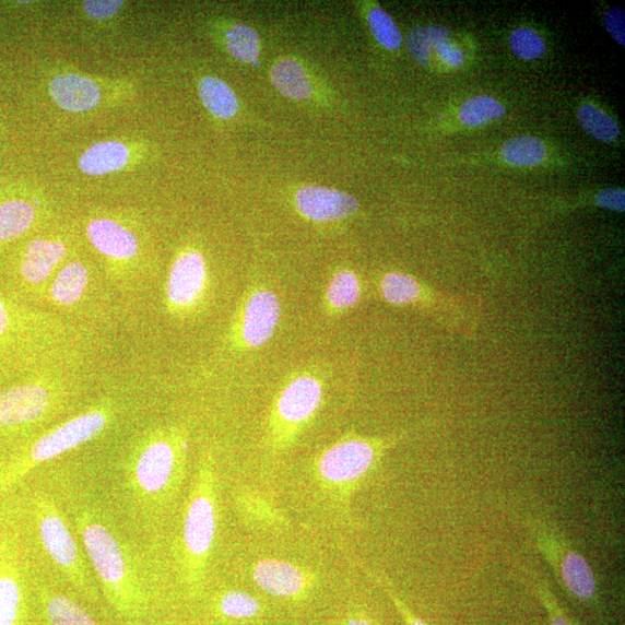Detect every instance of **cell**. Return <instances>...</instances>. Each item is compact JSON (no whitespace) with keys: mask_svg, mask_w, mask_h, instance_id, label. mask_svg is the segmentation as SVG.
<instances>
[{"mask_svg":"<svg viewBox=\"0 0 625 625\" xmlns=\"http://www.w3.org/2000/svg\"><path fill=\"white\" fill-rule=\"evenodd\" d=\"M49 92L57 106L71 113L90 111L104 99L99 83L89 75L72 72L54 76Z\"/></svg>","mask_w":625,"mask_h":625,"instance_id":"17","label":"cell"},{"mask_svg":"<svg viewBox=\"0 0 625 625\" xmlns=\"http://www.w3.org/2000/svg\"><path fill=\"white\" fill-rule=\"evenodd\" d=\"M271 82L286 97L306 101L311 95V84L305 68L292 58H285L271 69Z\"/></svg>","mask_w":625,"mask_h":625,"instance_id":"23","label":"cell"},{"mask_svg":"<svg viewBox=\"0 0 625 625\" xmlns=\"http://www.w3.org/2000/svg\"><path fill=\"white\" fill-rule=\"evenodd\" d=\"M202 104L208 111L221 120L233 119L239 110L236 93L220 78L204 76L199 84Z\"/></svg>","mask_w":625,"mask_h":625,"instance_id":"22","label":"cell"},{"mask_svg":"<svg viewBox=\"0 0 625 625\" xmlns=\"http://www.w3.org/2000/svg\"><path fill=\"white\" fill-rule=\"evenodd\" d=\"M210 276L203 253L193 248L174 259L165 286V303L170 315L187 318L207 300Z\"/></svg>","mask_w":625,"mask_h":625,"instance_id":"11","label":"cell"},{"mask_svg":"<svg viewBox=\"0 0 625 625\" xmlns=\"http://www.w3.org/2000/svg\"><path fill=\"white\" fill-rule=\"evenodd\" d=\"M516 566L522 580L529 585V588L542 604L546 616H549L550 625H579L563 609L549 580L530 562L519 561Z\"/></svg>","mask_w":625,"mask_h":625,"instance_id":"21","label":"cell"},{"mask_svg":"<svg viewBox=\"0 0 625 625\" xmlns=\"http://www.w3.org/2000/svg\"><path fill=\"white\" fill-rule=\"evenodd\" d=\"M67 253L68 247L60 239L37 238L31 241L19 268L23 283L33 291L48 286Z\"/></svg>","mask_w":625,"mask_h":625,"instance_id":"15","label":"cell"},{"mask_svg":"<svg viewBox=\"0 0 625 625\" xmlns=\"http://www.w3.org/2000/svg\"><path fill=\"white\" fill-rule=\"evenodd\" d=\"M599 208L610 211L624 212L625 191L621 188H610L600 190L595 197Z\"/></svg>","mask_w":625,"mask_h":625,"instance_id":"38","label":"cell"},{"mask_svg":"<svg viewBox=\"0 0 625 625\" xmlns=\"http://www.w3.org/2000/svg\"><path fill=\"white\" fill-rule=\"evenodd\" d=\"M581 128L593 139L612 143L618 139L620 128L611 115L592 104H582L577 111Z\"/></svg>","mask_w":625,"mask_h":625,"instance_id":"31","label":"cell"},{"mask_svg":"<svg viewBox=\"0 0 625 625\" xmlns=\"http://www.w3.org/2000/svg\"><path fill=\"white\" fill-rule=\"evenodd\" d=\"M413 429L385 437L346 435L318 456L316 472L323 485L349 494L368 475L377 471L389 451L405 441Z\"/></svg>","mask_w":625,"mask_h":625,"instance_id":"6","label":"cell"},{"mask_svg":"<svg viewBox=\"0 0 625 625\" xmlns=\"http://www.w3.org/2000/svg\"><path fill=\"white\" fill-rule=\"evenodd\" d=\"M14 563H0V625H16L23 605L21 579Z\"/></svg>","mask_w":625,"mask_h":625,"instance_id":"25","label":"cell"},{"mask_svg":"<svg viewBox=\"0 0 625 625\" xmlns=\"http://www.w3.org/2000/svg\"><path fill=\"white\" fill-rule=\"evenodd\" d=\"M368 23L376 40L386 49L397 50L402 45V35L393 19L382 9L375 8L368 13Z\"/></svg>","mask_w":625,"mask_h":625,"instance_id":"33","label":"cell"},{"mask_svg":"<svg viewBox=\"0 0 625 625\" xmlns=\"http://www.w3.org/2000/svg\"><path fill=\"white\" fill-rule=\"evenodd\" d=\"M296 207L303 216L317 223L346 220L359 209L351 194L319 186H305L296 193Z\"/></svg>","mask_w":625,"mask_h":625,"instance_id":"14","label":"cell"},{"mask_svg":"<svg viewBox=\"0 0 625 625\" xmlns=\"http://www.w3.org/2000/svg\"><path fill=\"white\" fill-rule=\"evenodd\" d=\"M435 50L438 57L440 58V61L447 67L459 68L462 66L464 60V55L462 50L452 43L445 40L438 44Z\"/></svg>","mask_w":625,"mask_h":625,"instance_id":"40","label":"cell"},{"mask_svg":"<svg viewBox=\"0 0 625 625\" xmlns=\"http://www.w3.org/2000/svg\"><path fill=\"white\" fill-rule=\"evenodd\" d=\"M217 615L231 621H246L258 617L262 612L260 601L243 591H226L213 604Z\"/></svg>","mask_w":625,"mask_h":625,"instance_id":"28","label":"cell"},{"mask_svg":"<svg viewBox=\"0 0 625 625\" xmlns=\"http://www.w3.org/2000/svg\"><path fill=\"white\" fill-rule=\"evenodd\" d=\"M339 625H379L366 612H351L345 615Z\"/></svg>","mask_w":625,"mask_h":625,"instance_id":"41","label":"cell"},{"mask_svg":"<svg viewBox=\"0 0 625 625\" xmlns=\"http://www.w3.org/2000/svg\"><path fill=\"white\" fill-rule=\"evenodd\" d=\"M506 109L491 95H477L463 103L459 117L463 126L479 128L502 119Z\"/></svg>","mask_w":625,"mask_h":625,"instance_id":"30","label":"cell"},{"mask_svg":"<svg viewBox=\"0 0 625 625\" xmlns=\"http://www.w3.org/2000/svg\"><path fill=\"white\" fill-rule=\"evenodd\" d=\"M86 232L92 246L110 262L128 264L139 257V239L130 228L117 221L92 220Z\"/></svg>","mask_w":625,"mask_h":625,"instance_id":"16","label":"cell"},{"mask_svg":"<svg viewBox=\"0 0 625 625\" xmlns=\"http://www.w3.org/2000/svg\"><path fill=\"white\" fill-rule=\"evenodd\" d=\"M74 521L108 603L125 617L142 616L148 609L146 586L123 540L95 510L78 511Z\"/></svg>","mask_w":625,"mask_h":625,"instance_id":"1","label":"cell"},{"mask_svg":"<svg viewBox=\"0 0 625 625\" xmlns=\"http://www.w3.org/2000/svg\"><path fill=\"white\" fill-rule=\"evenodd\" d=\"M325 397V385L316 374L291 377L273 403L269 421V438L273 448L284 449L297 439L317 416Z\"/></svg>","mask_w":625,"mask_h":625,"instance_id":"8","label":"cell"},{"mask_svg":"<svg viewBox=\"0 0 625 625\" xmlns=\"http://www.w3.org/2000/svg\"><path fill=\"white\" fill-rule=\"evenodd\" d=\"M91 272L82 261L73 260L55 273L48 285L49 300L57 307L71 308L87 295Z\"/></svg>","mask_w":625,"mask_h":625,"instance_id":"18","label":"cell"},{"mask_svg":"<svg viewBox=\"0 0 625 625\" xmlns=\"http://www.w3.org/2000/svg\"><path fill=\"white\" fill-rule=\"evenodd\" d=\"M251 576L262 591L282 599L303 598L312 582V576L300 566L281 559L259 561Z\"/></svg>","mask_w":625,"mask_h":625,"instance_id":"13","label":"cell"},{"mask_svg":"<svg viewBox=\"0 0 625 625\" xmlns=\"http://www.w3.org/2000/svg\"><path fill=\"white\" fill-rule=\"evenodd\" d=\"M85 13L94 19V21L105 22L109 21L117 14L120 13L125 7V2H116V0H97V2H85L83 3Z\"/></svg>","mask_w":625,"mask_h":625,"instance_id":"37","label":"cell"},{"mask_svg":"<svg viewBox=\"0 0 625 625\" xmlns=\"http://www.w3.org/2000/svg\"><path fill=\"white\" fill-rule=\"evenodd\" d=\"M131 161L130 148L117 141L96 143L80 158L81 170L90 177H103L123 169Z\"/></svg>","mask_w":625,"mask_h":625,"instance_id":"19","label":"cell"},{"mask_svg":"<svg viewBox=\"0 0 625 625\" xmlns=\"http://www.w3.org/2000/svg\"><path fill=\"white\" fill-rule=\"evenodd\" d=\"M512 51L520 60L535 61L545 52V44L542 36L529 27H519L510 36Z\"/></svg>","mask_w":625,"mask_h":625,"instance_id":"35","label":"cell"},{"mask_svg":"<svg viewBox=\"0 0 625 625\" xmlns=\"http://www.w3.org/2000/svg\"><path fill=\"white\" fill-rule=\"evenodd\" d=\"M225 45L236 60L259 64L260 36L256 30L246 25H234L225 33Z\"/></svg>","mask_w":625,"mask_h":625,"instance_id":"29","label":"cell"},{"mask_svg":"<svg viewBox=\"0 0 625 625\" xmlns=\"http://www.w3.org/2000/svg\"><path fill=\"white\" fill-rule=\"evenodd\" d=\"M219 526V481L207 455L188 496L180 543V565L191 592L202 589Z\"/></svg>","mask_w":625,"mask_h":625,"instance_id":"4","label":"cell"},{"mask_svg":"<svg viewBox=\"0 0 625 625\" xmlns=\"http://www.w3.org/2000/svg\"><path fill=\"white\" fill-rule=\"evenodd\" d=\"M36 219V209L27 201L10 200L0 204V244L24 236Z\"/></svg>","mask_w":625,"mask_h":625,"instance_id":"24","label":"cell"},{"mask_svg":"<svg viewBox=\"0 0 625 625\" xmlns=\"http://www.w3.org/2000/svg\"><path fill=\"white\" fill-rule=\"evenodd\" d=\"M604 26L612 35L614 40L625 46V14L620 8H613L604 15Z\"/></svg>","mask_w":625,"mask_h":625,"instance_id":"39","label":"cell"},{"mask_svg":"<svg viewBox=\"0 0 625 625\" xmlns=\"http://www.w3.org/2000/svg\"><path fill=\"white\" fill-rule=\"evenodd\" d=\"M377 287L385 303L416 309L449 334L473 339L482 323L483 300L473 293L443 291L401 271L384 273Z\"/></svg>","mask_w":625,"mask_h":625,"instance_id":"3","label":"cell"},{"mask_svg":"<svg viewBox=\"0 0 625 625\" xmlns=\"http://www.w3.org/2000/svg\"><path fill=\"white\" fill-rule=\"evenodd\" d=\"M502 160L514 167H535L546 158V149L542 141L533 135H519L504 143Z\"/></svg>","mask_w":625,"mask_h":625,"instance_id":"27","label":"cell"},{"mask_svg":"<svg viewBox=\"0 0 625 625\" xmlns=\"http://www.w3.org/2000/svg\"><path fill=\"white\" fill-rule=\"evenodd\" d=\"M61 402L60 392L46 381H27L0 392V429L40 423Z\"/></svg>","mask_w":625,"mask_h":625,"instance_id":"12","label":"cell"},{"mask_svg":"<svg viewBox=\"0 0 625 625\" xmlns=\"http://www.w3.org/2000/svg\"><path fill=\"white\" fill-rule=\"evenodd\" d=\"M523 526L561 588L578 602L595 608L599 603L595 573L556 522L549 518L529 516L524 518Z\"/></svg>","mask_w":625,"mask_h":625,"instance_id":"5","label":"cell"},{"mask_svg":"<svg viewBox=\"0 0 625 625\" xmlns=\"http://www.w3.org/2000/svg\"><path fill=\"white\" fill-rule=\"evenodd\" d=\"M114 410L110 404H99L50 429L38 438L7 471L0 473V491L24 477L34 468L73 451L96 438L110 426Z\"/></svg>","mask_w":625,"mask_h":625,"instance_id":"7","label":"cell"},{"mask_svg":"<svg viewBox=\"0 0 625 625\" xmlns=\"http://www.w3.org/2000/svg\"><path fill=\"white\" fill-rule=\"evenodd\" d=\"M187 449V435L175 426L153 428L134 444L125 481L137 506L160 511L178 495L186 476Z\"/></svg>","mask_w":625,"mask_h":625,"instance_id":"2","label":"cell"},{"mask_svg":"<svg viewBox=\"0 0 625 625\" xmlns=\"http://www.w3.org/2000/svg\"><path fill=\"white\" fill-rule=\"evenodd\" d=\"M43 602L50 625H102L80 603L67 595L47 591Z\"/></svg>","mask_w":625,"mask_h":625,"instance_id":"26","label":"cell"},{"mask_svg":"<svg viewBox=\"0 0 625 625\" xmlns=\"http://www.w3.org/2000/svg\"><path fill=\"white\" fill-rule=\"evenodd\" d=\"M28 321L21 308L0 297V346L23 335Z\"/></svg>","mask_w":625,"mask_h":625,"instance_id":"34","label":"cell"},{"mask_svg":"<svg viewBox=\"0 0 625 625\" xmlns=\"http://www.w3.org/2000/svg\"><path fill=\"white\" fill-rule=\"evenodd\" d=\"M363 297V283L357 273L341 269L331 276L325 292V307L330 316H341L355 308Z\"/></svg>","mask_w":625,"mask_h":625,"instance_id":"20","label":"cell"},{"mask_svg":"<svg viewBox=\"0 0 625 625\" xmlns=\"http://www.w3.org/2000/svg\"><path fill=\"white\" fill-rule=\"evenodd\" d=\"M369 575L380 586L389 600L393 602L394 608L406 625H427L421 617H418L412 610H410L409 605L401 599L394 586L388 580L387 577L382 576L380 573L375 571H369Z\"/></svg>","mask_w":625,"mask_h":625,"instance_id":"36","label":"cell"},{"mask_svg":"<svg viewBox=\"0 0 625 625\" xmlns=\"http://www.w3.org/2000/svg\"><path fill=\"white\" fill-rule=\"evenodd\" d=\"M449 32L441 26H421L409 36L408 47L415 61L421 66H427L432 51L436 46L448 40Z\"/></svg>","mask_w":625,"mask_h":625,"instance_id":"32","label":"cell"},{"mask_svg":"<svg viewBox=\"0 0 625 625\" xmlns=\"http://www.w3.org/2000/svg\"><path fill=\"white\" fill-rule=\"evenodd\" d=\"M281 317L282 307L276 293L264 286L252 287L232 323V345L238 350L264 346L275 337Z\"/></svg>","mask_w":625,"mask_h":625,"instance_id":"10","label":"cell"},{"mask_svg":"<svg viewBox=\"0 0 625 625\" xmlns=\"http://www.w3.org/2000/svg\"><path fill=\"white\" fill-rule=\"evenodd\" d=\"M35 519L38 538H40L44 550L56 568L76 590L92 597V581L80 544L76 543L56 503L46 495L37 496L35 499Z\"/></svg>","mask_w":625,"mask_h":625,"instance_id":"9","label":"cell"}]
</instances>
